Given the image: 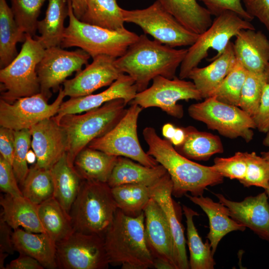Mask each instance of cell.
<instances>
[{"label": "cell", "mask_w": 269, "mask_h": 269, "mask_svg": "<svg viewBox=\"0 0 269 269\" xmlns=\"http://www.w3.org/2000/svg\"><path fill=\"white\" fill-rule=\"evenodd\" d=\"M142 134L148 146L147 154L162 165L169 174L174 196L181 197L187 192L195 196L203 195L208 186L223 182L224 177L212 166L200 164L184 156L168 139L159 136L153 128H145Z\"/></svg>", "instance_id": "1"}, {"label": "cell", "mask_w": 269, "mask_h": 269, "mask_svg": "<svg viewBox=\"0 0 269 269\" xmlns=\"http://www.w3.org/2000/svg\"><path fill=\"white\" fill-rule=\"evenodd\" d=\"M187 52V49H175L150 40L143 34L116 59V64L123 73L134 80L139 92L146 89L149 82L158 76L168 79L176 77L177 69Z\"/></svg>", "instance_id": "2"}, {"label": "cell", "mask_w": 269, "mask_h": 269, "mask_svg": "<svg viewBox=\"0 0 269 269\" xmlns=\"http://www.w3.org/2000/svg\"><path fill=\"white\" fill-rule=\"evenodd\" d=\"M143 211L132 217L119 209L106 232L104 244L110 264L124 269L153 267V258L147 247Z\"/></svg>", "instance_id": "3"}, {"label": "cell", "mask_w": 269, "mask_h": 269, "mask_svg": "<svg viewBox=\"0 0 269 269\" xmlns=\"http://www.w3.org/2000/svg\"><path fill=\"white\" fill-rule=\"evenodd\" d=\"M127 103L123 99L106 103L85 114H67L58 124L66 138V154L68 163L74 166L78 154L94 139L112 130L125 114Z\"/></svg>", "instance_id": "4"}, {"label": "cell", "mask_w": 269, "mask_h": 269, "mask_svg": "<svg viewBox=\"0 0 269 269\" xmlns=\"http://www.w3.org/2000/svg\"><path fill=\"white\" fill-rule=\"evenodd\" d=\"M117 209L107 182L84 180L70 212L74 230L104 237Z\"/></svg>", "instance_id": "5"}, {"label": "cell", "mask_w": 269, "mask_h": 269, "mask_svg": "<svg viewBox=\"0 0 269 269\" xmlns=\"http://www.w3.org/2000/svg\"><path fill=\"white\" fill-rule=\"evenodd\" d=\"M69 6V24L65 27L60 47H77L92 58L101 54L118 58L122 56L139 35L126 28L111 30L83 22L74 15L71 0Z\"/></svg>", "instance_id": "6"}, {"label": "cell", "mask_w": 269, "mask_h": 269, "mask_svg": "<svg viewBox=\"0 0 269 269\" xmlns=\"http://www.w3.org/2000/svg\"><path fill=\"white\" fill-rule=\"evenodd\" d=\"M45 49L26 34L20 52L6 67L0 69V98L12 103L16 100L40 93L36 67Z\"/></svg>", "instance_id": "7"}, {"label": "cell", "mask_w": 269, "mask_h": 269, "mask_svg": "<svg viewBox=\"0 0 269 269\" xmlns=\"http://www.w3.org/2000/svg\"><path fill=\"white\" fill-rule=\"evenodd\" d=\"M250 22L230 11L216 16L211 25L199 34L196 41L187 49V54L180 66L179 78H188L190 71L207 57L210 49L216 50L217 53L209 60L221 55L230 39L240 31L256 29Z\"/></svg>", "instance_id": "8"}, {"label": "cell", "mask_w": 269, "mask_h": 269, "mask_svg": "<svg viewBox=\"0 0 269 269\" xmlns=\"http://www.w3.org/2000/svg\"><path fill=\"white\" fill-rule=\"evenodd\" d=\"M189 115L204 123L209 129L231 139L241 137L247 142L253 138L256 129L253 118L238 106L222 102L214 97L191 105Z\"/></svg>", "instance_id": "9"}, {"label": "cell", "mask_w": 269, "mask_h": 269, "mask_svg": "<svg viewBox=\"0 0 269 269\" xmlns=\"http://www.w3.org/2000/svg\"><path fill=\"white\" fill-rule=\"evenodd\" d=\"M125 22L138 26L144 34L170 47L191 46L199 34L189 31L156 0L142 9L122 10Z\"/></svg>", "instance_id": "10"}, {"label": "cell", "mask_w": 269, "mask_h": 269, "mask_svg": "<svg viewBox=\"0 0 269 269\" xmlns=\"http://www.w3.org/2000/svg\"><path fill=\"white\" fill-rule=\"evenodd\" d=\"M142 109L138 105L131 103L124 116L112 130L93 140L87 146L110 155L130 158L146 166L159 164L152 156L144 152L138 140L137 120Z\"/></svg>", "instance_id": "11"}, {"label": "cell", "mask_w": 269, "mask_h": 269, "mask_svg": "<svg viewBox=\"0 0 269 269\" xmlns=\"http://www.w3.org/2000/svg\"><path fill=\"white\" fill-rule=\"evenodd\" d=\"M56 263L62 269L108 268L104 237L74 231L56 243Z\"/></svg>", "instance_id": "12"}, {"label": "cell", "mask_w": 269, "mask_h": 269, "mask_svg": "<svg viewBox=\"0 0 269 269\" xmlns=\"http://www.w3.org/2000/svg\"><path fill=\"white\" fill-rule=\"evenodd\" d=\"M151 86L138 92L131 102L143 109L157 107L173 117L181 119L183 106L180 100H201L203 98L193 82L179 77L168 79L161 76L155 77Z\"/></svg>", "instance_id": "13"}, {"label": "cell", "mask_w": 269, "mask_h": 269, "mask_svg": "<svg viewBox=\"0 0 269 269\" xmlns=\"http://www.w3.org/2000/svg\"><path fill=\"white\" fill-rule=\"evenodd\" d=\"M60 87L58 96L50 104L41 93L19 98L12 103L0 99V126L14 131L29 129L46 119L55 116L65 97Z\"/></svg>", "instance_id": "14"}, {"label": "cell", "mask_w": 269, "mask_h": 269, "mask_svg": "<svg viewBox=\"0 0 269 269\" xmlns=\"http://www.w3.org/2000/svg\"><path fill=\"white\" fill-rule=\"evenodd\" d=\"M90 56L79 48L75 51L64 50L60 46L45 49L36 67L40 93L48 100L59 90L60 85L74 72H78L82 66L88 65Z\"/></svg>", "instance_id": "15"}, {"label": "cell", "mask_w": 269, "mask_h": 269, "mask_svg": "<svg viewBox=\"0 0 269 269\" xmlns=\"http://www.w3.org/2000/svg\"><path fill=\"white\" fill-rule=\"evenodd\" d=\"M116 59L105 54L93 58L92 62L77 72L74 78L63 82L65 96L70 98L86 96L102 87L111 85L124 74L117 66Z\"/></svg>", "instance_id": "16"}, {"label": "cell", "mask_w": 269, "mask_h": 269, "mask_svg": "<svg viewBox=\"0 0 269 269\" xmlns=\"http://www.w3.org/2000/svg\"><path fill=\"white\" fill-rule=\"evenodd\" d=\"M29 130L31 147L36 156L34 165L50 169L66 152V138L62 128L52 117L39 122Z\"/></svg>", "instance_id": "17"}, {"label": "cell", "mask_w": 269, "mask_h": 269, "mask_svg": "<svg viewBox=\"0 0 269 269\" xmlns=\"http://www.w3.org/2000/svg\"><path fill=\"white\" fill-rule=\"evenodd\" d=\"M215 195L229 209L230 216L234 220L269 242V202L265 191L248 196L241 202L230 200L220 193Z\"/></svg>", "instance_id": "18"}, {"label": "cell", "mask_w": 269, "mask_h": 269, "mask_svg": "<svg viewBox=\"0 0 269 269\" xmlns=\"http://www.w3.org/2000/svg\"><path fill=\"white\" fill-rule=\"evenodd\" d=\"M137 92L134 80L129 75L124 74L102 92L70 98L66 102H63L57 114L53 118L58 123L64 115L87 112L117 99H123L128 104L134 100Z\"/></svg>", "instance_id": "19"}, {"label": "cell", "mask_w": 269, "mask_h": 269, "mask_svg": "<svg viewBox=\"0 0 269 269\" xmlns=\"http://www.w3.org/2000/svg\"><path fill=\"white\" fill-rule=\"evenodd\" d=\"M143 212L146 244L153 259L163 260L176 269L172 236L163 210L151 198Z\"/></svg>", "instance_id": "20"}, {"label": "cell", "mask_w": 269, "mask_h": 269, "mask_svg": "<svg viewBox=\"0 0 269 269\" xmlns=\"http://www.w3.org/2000/svg\"><path fill=\"white\" fill-rule=\"evenodd\" d=\"M172 182L167 172L154 185L150 187L151 198L163 210L170 227L173 241L174 259L176 269L189 268L186 250L183 226L175 211L172 198Z\"/></svg>", "instance_id": "21"}, {"label": "cell", "mask_w": 269, "mask_h": 269, "mask_svg": "<svg viewBox=\"0 0 269 269\" xmlns=\"http://www.w3.org/2000/svg\"><path fill=\"white\" fill-rule=\"evenodd\" d=\"M233 46L237 59L249 72L263 73L269 63V40L262 31L247 29L235 36Z\"/></svg>", "instance_id": "22"}, {"label": "cell", "mask_w": 269, "mask_h": 269, "mask_svg": "<svg viewBox=\"0 0 269 269\" xmlns=\"http://www.w3.org/2000/svg\"><path fill=\"white\" fill-rule=\"evenodd\" d=\"M210 61L211 62L205 67L194 68L188 77L192 80L204 99L211 96L234 67L237 58L233 43L230 41L221 55Z\"/></svg>", "instance_id": "23"}, {"label": "cell", "mask_w": 269, "mask_h": 269, "mask_svg": "<svg viewBox=\"0 0 269 269\" xmlns=\"http://www.w3.org/2000/svg\"><path fill=\"white\" fill-rule=\"evenodd\" d=\"M185 196L194 204L199 206L207 215L209 222V232L206 238L209 240L214 255L222 239L228 233L236 231H244L246 227L239 224L230 216L229 209L220 202H214L203 195Z\"/></svg>", "instance_id": "24"}, {"label": "cell", "mask_w": 269, "mask_h": 269, "mask_svg": "<svg viewBox=\"0 0 269 269\" xmlns=\"http://www.w3.org/2000/svg\"><path fill=\"white\" fill-rule=\"evenodd\" d=\"M12 240L19 254L35 259L44 268H57L56 243L46 233L30 232L19 228L12 232Z\"/></svg>", "instance_id": "25"}, {"label": "cell", "mask_w": 269, "mask_h": 269, "mask_svg": "<svg viewBox=\"0 0 269 269\" xmlns=\"http://www.w3.org/2000/svg\"><path fill=\"white\" fill-rule=\"evenodd\" d=\"M161 164L148 167L134 162L131 159L118 156L107 181L111 187L126 184L154 185L166 173Z\"/></svg>", "instance_id": "26"}, {"label": "cell", "mask_w": 269, "mask_h": 269, "mask_svg": "<svg viewBox=\"0 0 269 269\" xmlns=\"http://www.w3.org/2000/svg\"><path fill=\"white\" fill-rule=\"evenodd\" d=\"M0 204L1 214L12 229L22 227L30 232L46 233L38 216V205L27 198L5 194L0 196Z\"/></svg>", "instance_id": "27"}, {"label": "cell", "mask_w": 269, "mask_h": 269, "mask_svg": "<svg viewBox=\"0 0 269 269\" xmlns=\"http://www.w3.org/2000/svg\"><path fill=\"white\" fill-rule=\"evenodd\" d=\"M54 184V197L70 215L83 179L68 163L66 153L50 169Z\"/></svg>", "instance_id": "28"}, {"label": "cell", "mask_w": 269, "mask_h": 269, "mask_svg": "<svg viewBox=\"0 0 269 269\" xmlns=\"http://www.w3.org/2000/svg\"><path fill=\"white\" fill-rule=\"evenodd\" d=\"M44 18L38 20L37 30L40 35H35L45 49L60 46L65 29V19L69 14L67 0H48Z\"/></svg>", "instance_id": "29"}, {"label": "cell", "mask_w": 269, "mask_h": 269, "mask_svg": "<svg viewBox=\"0 0 269 269\" xmlns=\"http://www.w3.org/2000/svg\"><path fill=\"white\" fill-rule=\"evenodd\" d=\"M163 8L183 26L200 34L213 21L211 14L197 0H157Z\"/></svg>", "instance_id": "30"}, {"label": "cell", "mask_w": 269, "mask_h": 269, "mask_svg": "<svg viewBox=\"0 0 269 269\" xmlns=\"http://www.w3.org/2000/svg\"><path fill=\"white\" fill-rule=\"evenodd\" d=\"M118 157L87 146L76 156L74 167L84 180L107 183Z\"/></svg>", "instance_id": "31"}, {"label": "cell", "mask_w": 269, "mask_h": 269, "mask_svg": "<svg viewBox=\"0 0 269 269\" xmlns=\"http://www.w3.org/2000/svg\"><path fill=\"white\" fill-rule=\"evenodd\" d=\"M184 141L174 146L184 156L190 159L206 161L215 154L223 152V145L218 135L199 131L192 126L184 127Z\"/></svg>", "instance_id": "32"}, {"label": "cell", "mask_w": 269, "mask_h": 269, "mask_svg": "<svg viewBox=\"0 0 269 269\" xmlns=\"http://www.w3.org/2000/svg\"><path fill=\"white\" fill-rule=\"evenodd\" d=\"M26 34L16 23L6 0H0V67L8 65L17 56L18 42H24Z\"/></svg>", "instance_id": "33"}, {"label": "cell", "mask_w": 269, "mask_h": 269, "mask_svg": "<svg viewBox=\"0 0 269 269\" xmlns=\"http://www.w3.org/2000/svg\"><path fill=\"white\" fill-rule=\"evenodd\" d=\"M37 210L45 232L56 243L75 231L70 215L54 197L38 205Z\"/></svg>", "instance_id": "34"}, {"label": "cell", "mask_w": 269, "mask_h": 269, "mask_svg": "<svg viewBox=\"0 0 269 269\" xmlns=\"http://www.w3.org/2000/svg\"><path fill=\"white\" fill-rule=\"evenodd\" d=\"M186 218L187 245L190 253L189 268L191 269H213L216 265L208 239L203 243L196 228L193 217L199 214L191 208L183 205Z\"/></svg>", "instance_id": "35"}, {"label": "cell", "mask_w": 269, "mask_h": 269, "mask_svg": "<svg viewBox=\"0 0 269 269\" xmlns=\"http://www.w3.org/2000/svg\"><path fill=\"white\" fill-rule=\"evenodd\" d=\"M123 8L116 0H87L81 21L111 30L125 27Z\"/></svg>", "instance_id": "36"}, {"label": "cell", "mask_w": 269, "mask_h": 269, "mask_svg": "<svg viewBox=\"0 0 269 269\" xmlns=\"http://www.w3.org/2000/svg\"><path fill=\"white\" fill-rule=\"evenodd\" d=\"M118 209L135 217L143 211L151 198L150 187L139 184H126L111 188Z\"/></svg>", "instance_id": "37"}, {"label": "cell", "mask_w": 269, "mask_h": 269, "mask_svg": "<svg viewBox=\"0 0 269 269\" xmlns=\"http://www.w3.org/2000/svg\"><path fill=\"white\" fill-rule=\"evenodd\" d=\"M23 196L38 205L54 196V184L50 169L41 168L34 165L22 186Z\"/></svg>", "instance_id": "38"}, {"label": "cell", "mask_w": 269, "mask_h": 269, "mask_svg": "<svg viewBox=\"0 0 269 269\" xmlns=\"http://www.w3.org/2000/svg\"><path fill=\"white\" fill-rule=\"evenodd\" d=\"M248 71L237 59L236 63L211 97L230 105L238 106L241 92Z\"/></svg>", "instance_id": "39"}, {"label": "cell", "mask_w": 269, "mask_h": 269, "mask_svg": "<svg viewBox=\"0 0 269 269\" xmlns=\"http://www.w3.org/2000/svg\"><path fill=\"white\" fill-rule=\"evenodd\" d=\"M11 9L19 27L26 34L35 35L38 17L46 0H10Z\"/></svg>", "instance_id": "40"}, {"label": "cell", "mask_w": 269, "mask_h": 269, "mask_svg": "<svg viewBox=\"0 0 269 269\" xmlns=\"http://www.w3.org/2000/svg\"><path fill=\"white\" fill-rule=\"evenodd\" d=\"M267 83L264 73L248 71L241 90L238 107L252 117L258 109L263 89Z\"/></svg>", "instance_id": "41"}, {"label": "cell", "mask_w": 269, "mask_h": 269, "mask_svg": "<svg viewBox=\"0 0 269 269\" xmlns=\"http://www.w3.org/2000/svg\"><path fill=\"white\" fill-rule=\"evenodd\" d=\"M247 170L245 178L240 182L245 187L255 186L268 188L269 184V164L262 156L253 151L245 152Z\"/></svg>", "instance_id": "42"}, {"label": "cell", "mask_w": 269, "mask_h": 269, "mask_svg": "<svg viewBox=\"0 0 269 269\" xmlns=\"http://www.w3.org/2000/svg\"><path fill=\"white\" fill-rule=\"evenodd\" d=\"M15 145L12 168L18 184L22 186L29 172L27 154L31 146L29 129L14 131Z\"/></svg>", "instance_id": "43"}, {"label": "cell", "mask_w": 269, "mask_h": 269, "mask_svg": "<svg viewBox=\"0 0 269 269\" xmlns=\"http://www.w3.org/2000/svg\"><path fill=\"white\" fill-rule=\"evenodd\" d=\"M224 177L241 181L245 177L247 161L245 152L238 151L229 157H217L212 166Z\"/></svg>", "instance_id": "44"}, {"label": "cell", "mask_w": 269, "mask_h": 269, "mask_svg": "<svg viewBox=\"0 0 269 269\" xmlns=\"http://www.w3.org/2000/svg\"><path fill=\"white\" fill-rule=\"evenodd\" d=\"M201 1L211 15H219L221 13L230 11L243 19L251 21L254 18L246 11L241 0H197Z\"/></svg>", "instance_id": "45"}, {"label": "cell", "mask_w": 269, "mask_h": 269, "mask_svg": "<svg viewBox=\"0 0 269 269\" xmlns=\"http://www.w3.org/2000/svg\"><path fill=\"white\" fill-rule=\"evenodd\" d=\"M18 184L12 165L0 155V190L13 197L23 196Z\"/></svg>", "instance_id": "46"}, {"label": "cell", "mask_w": 269, "mask_h": 269, "mask_svg": "<svg viewBox=\"0 0 269 269\" xmlns=\"http://www.w3.org/2000/svg\"><path fill=\"white\" fill-rule=\"evenodd\" d=\"M259 131L267 133L269 130V83L264 87L260 105L255 115L252 117Z\"/></svg>", "instance_id": "47"}, {"label": "cell", "mask_w": 269, "mask_h": 269, "mask_svg": "<svg viewBox=\"0 0 269 269\" xmlns=\"http://www.w3.org/2000/svg\"><path fill=\"white\" fill-rule=\"evenodd\" d=\"M244 8L253 18H257L269 32V0H243Z\"/></svg>", "instance_id": "48"}, {"label": "cell", "mask_w": 269, "mask_h": 269, "mask_svg": "<svg viewBox=\"0 0 269 269\" xmlns=\"http://www.w3.org/2000/svg\"><path fill=\"white\" fill-rule=\"evenodd\" d=\"M12 228L0 214V269H5L4 262L8 255L15 251L12 240Z\"/></svg>", "instance_id": "49"}, {"label": "cell", "mask_w": 269, "mask_h": 269, "mask_svg": "<svg viewBox=\"0 0 269 269\" xmlns=\"http://www.w3.org/2000/svg\"><path fill=\"white\" fill-rule=\"evenodd\" d=\"M14 131L3 127L0 128V153L4 159L12 165L14 151Z\"/></svg>", "instance_id": "50"}, {"label": "cell", "mask_w": 269, "mask_h": 269, "mask_svg": "<svg viewBox=\"0 0 269 269\" xmlns=\"http://www.w3.org/2000/svg\"><path fill=\"white\" fill-rule=\"evenodd\" d=\"M19 256L7 264L5 269H43L44 267L35 259L19 254Z\"/></svg>", "instance_id": "51"}, {"label": "cell", "mask_w": 269, "mask_h": 269, "mask_svg": "<svg viewBox=\"0 0 269 269\" xmlns=\"http://www.w3.org/2000/svg\"><path fill=\"white\" fill-rule=\"evenodd\" d=\"M71 1L74 14L80 20L86 9L87 0H71Z\"/></svg>", "instance_id": "52"}, {"label": "cell", "mask_w": 269, "mask_h": 269, "mask_svg": "<svg viewBox=\"0 0 269 269\" xmlns=\"http://www.w3.org/2000/svg\"><path fill=\"white\" fill-rule=\"evenodd\" d=\"M186 136L184 127H176L173 137L169 140L174 146L182 144L185 140Z\"/></svg>", "instance_id": "53"}, {"label": "cell", "mask_w": 269, "mask_h": 269, "mask_svg": "<svg viewBox=\"0 0 269 269\" xmlns=\"http://www.w3.org/2000/svg\"><path fill=\"white\" fill-rule=\"evenodd\" d=\"M176 127L170 123L164 124L162 128V134L165 139L170 140L173 136Z\"/></svg>", "instance_id": "54"}, {"label": "cell", "mask_w": 269, "mask_h": 269, "mask_svg": "<svg viewBox=\"0 0 269 269\" xmlns=\"http://www.w3.org/2000/svg\"><path fill=\"white\" fill-rule=\"evenodd\" d=\"M153 268L157 269H174L169 263L157 259H153Z\"/></svg>", "instance_id": "55"}, {"label": "cell", "mask_w": 269, "mask_h": 269, "mask_svg": "<svg viewBox=\"0 0 269 269\" xmlns=\"http://www.w3.org/2000/svg\"><path fill=\"white\" fill-rule=\"evenodd\" d=\"M27 161L29 163H33L36 160V155L33 150H29L27 154Z\"/></svg>", "instance_id": "56"}, {"label": "cell", "mask_w": 269, "mask_h": 269, "mask_svg": "<svg viewBox=\"0 0 269 269\" xmlns=\"http://www.w3.org/2000/svg\"><path fill=\"white\" fill-rule=\"evenodd\" d=\"M266 134H267L263 141V144L266 146L269 147V130Z\"/></svg>", "instance_id": "57"}, {"label": "cell", "mask_w": 269, "mask_h": 269, "mask_svg": "<svg viewBox=\"0 0 269 269\" xmlns=\"http://www.w3.org/2000/svg\"><path fill=\"white\" fill-rule=\"evenodd\" d=\"M264 74L265 75L267 82L269 83V63H268L265 69Z\"/></svg>", "instance_id": "58"}, {"label": "cell", "mask_w": 269, "mask_h": 269, "mask_svg": "<svg viewBox=\"0 0 269 269\" xmlns=\"http://www.w3.org/2000/svg\"><path fill=\"white\" fill-rule=\"evenodd\" d=\"M261 156L264 158L269 164V150L261 152Z\"/></svg>", "instance_id": "59"}, {"label": "cell", "mask_w": 269, "mask_h": 269, "mask_svg": "<svg viewBox=\"0 0 269 269\" xmlns=\"http://www.w3.org/2000/svg\"><path fill=\"white\" fill-rule=\"evenodd\" d=\"M265 190V192H266L267 194L268 195L269 198V186L267 189H266Z\"/></svg>", "instance_id": "60"}]
</instances>
